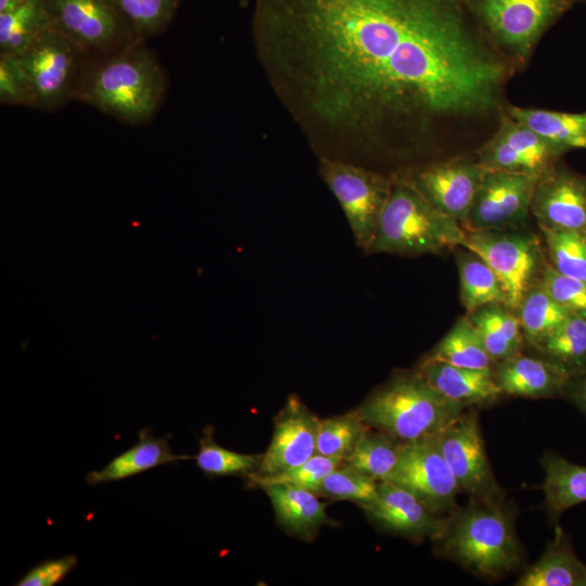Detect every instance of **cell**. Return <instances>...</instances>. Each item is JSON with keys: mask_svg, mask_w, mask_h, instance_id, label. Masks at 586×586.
<instances>
[{"mask_svg": "<svg viewBox=\"0 0 586 586\" xmlns=\"http://www.w3.org/2000/svg\"><path fill=\"white\" fill-rule=\"evenodd\" d=\"M464 408L436 391L417 370L396 373L356 410L370 428L406 443L436 435Z\"/></svg>", "mask_w": 586, "mask_h": 586, "instance_id": "277c9868", "label": "cell"}, {"mask_svg": "<svg viewBox=\"0 0 586 586\" xmlns=\"http://www.w3.org/2000/svg\"><path fill=\"white\" fill-rule=\"evenodd\" d=\"M577 1H582V0H577Z\"/></svg>", "mask_w": 586, "mask_h": 586, "instance_id": "ee69618b", "label": "cell"}, {"mask_svg": "<svg viewBox=\"0 0 586 586\" xmlns=\"http://www.w3.org/2000/svg\"><path fill=\"white\" fill-rule=\"evenodd\" d=\"M48 28L43 0H25L0 13V54H20Z\"/></svg>", "mask_w": 586, "mask_h": 586, "instance_id": "f1b7e54d", "label": "cell"}, {"mask_svg": "<svg viewBox=\"0 0 586 586\" xmlns=\"http://www.w3.org/2000/svg\"><path fill=\"white\" fill-rule=\"evenodd\" d=\"M494 375L502 394L528 398L562 395L571 379L552 361L522 353L496 362Z\"/></svg>", "mask_w": 586, "mask_h": 586, "instance_id": "d6986e66", "label": "cell"}, {"mask_svg": "<svg viewBox=\"0 0 586 586\" xmlns=\"http://www.w3.org/2000/svg\"><path fill=\"white\" fill-rule=\"evenodd\" d=\"M505 110L514 119L569 151L586 150V112L566 113L515 105Z\"/></svg>", "mask_w": 586, "mask_h": 586, "instance_id": "83f0119b", "label": "cell"}, {"mask_svg": "<svg viewBox=\"0 0 586 586\" xmlns=\"http://www.w3.org/2000/svg\"><path fill=\"white\" fill-rule=\"evenodd\" d=\"M437 540L445 556L484 577L506 575L523 561L512 512L502 501L456 509Z\"/></svg>", "mask_w": 586, "mask_h": 586, "instance_id": "3957f363", "label": "cell"}, {"mask_svg": "<svg viewBox=\"0 0 586 586\" xmlns=\"http://www.w3.org/2000/svg\"><path fill=\"white\" fill-rule=\"evenodd\" d=\"M258 487L269 497L279 524L291 535L310 540L322 525H334L326 512V504L311 491L285 483Z\"/></svg>", "mask_w": 586, "mask_h": 586, "instance_id": "44dd1931", "label": "cell"}, {"mask_svg": "<svg viewBox=\"0 0 586 586\" xmlns=\"http://www.w3.org/2000/svg\"><path fill=\"white\" fill-rule=\"evenodd\" d=\"M392 176L391 193L367 253L421 255L462 246L461 225L437 211L404 170Z\"/></svg>", "mask_w": 586, "mask_h": 586, "instance_id": "5b68a950", "label": "cell"}, {"mask_svg": "<svg viewBox=\"0 0 586 586\" xmlns=\"http://www.w3.org/2000/svg\"><path fill=\"white\" fill-rule=\"evenodd\" d=\"M422 501L435 514L453 513L461 491L435 435L400 444L398 461L385 480Z\"/></svg>", "mask_w": 586, "mask_h": 586, "instance_id": "7c38bea8", "label": "cell"}, {"mask_svg": "<svg viewBox=\"0 0 586 586\" xmlns=\"http://www.w3.org/2000/svg\"><path fill=\"white\" fill-rule=\"evenodd\" d=\"M319 173L339 201L356 244L368 251L388 200L393 176L348 161L318 157Z\"/></svg>", "mask_w": 586, "mask_h": 586, "instance_id": "9c48e42d", "label": "cell"}, {"mask_svg": "<svg viewBox=\"0 0 586 586\" xmlns=\"http://www.w3.org/2000/svg\"><path fill=\"white\" fill-rule=\"evenodd\" d=\"M319 418L295 395L275 417L271 442L256 472L268 476L292 469L316 454Z\"/></svg>", "mask_w": 586, "mask_h": 586, "instance_id": "e0dca14e", "label": "cell"}, {"mask_svg": "<svg viewBox=\"0 0 586 586\" xmlns=\"http://www.w3.org/2000/svg\"><path fill=\"white\" fill-rule=\"evenodd\" d=\"M571 378L586 373V319L570 316L550 333L526 345Z\"/></svg>", "mask_w": 586, "mask_h": 586, "instance_id": "d4e9b609", "label": "cell"}, {"mask_svg": "<svg viewBox=\"0 0 586 586\" xmlns=\"http://www.w3.org/2000/svg\"><path fill=\"white\" fill-rule=\"evenodd\" d=\"M343 462L344 460L341 458L315 454L305 462L284 472L268 476L251 473L246 477L251 481L250 485L252 486L285 483L314 492L320 482Z\"/></svg>", "mask_w": 586, "mask_h": 586, "instance_id": "74e56055", "label": "cell"}, {"mask_svg": "<svg viewBox=\"0 0 586 586\" xmlns=\"http://www.w3.org/2000/svg\"><path fill=\"white\" fill-rule=\"evenodd\" d=\"M545 481L540 488L545 505L553 515L586 501V467L548 451L543 459Z\"/></svg>", "mask_w": 586, "mask_h": 586, "instance_id": "484cf974", "label": "cell"}, {"mask_svg": "<svg viewBox=\"0 0 586 586\" xmlns=\"http://www.w3.org/2000/svg\"><path fill=\"white\" fill-rule=\"evenodd\" d=\"M424 358L474 369L488 368L493 364L467 315L457 319Z\"/></svg>", "mask_w": 586, "mask_h": 586, "instance_id": "f546056e", "label": "cell"}, {"mask_svg": "<svg viewBox=\"0 0 586 586\" xmlns=\"http://www.w3.org/2000/svg\"><path fill=\"white\" fill-rule=\"evenodd\" d=\"M170 435L156 437L149 428L139 431L138 442L120 455L113 458L100 470L91 471L86 476L90 486L116 482L151 470L155 467L190 459L191 456L176 455L169 445Z\"/></svg>", "mask_w": 586, "mask_h": 586, "instance_id": "7402d4cb", "label": "cell"}, {"mask_svg": "<svg viewBox=\"0 0 586 586\" xmlns=\"http://www.w3.org/2000/svg\"><path fill=\"white\" fill-rule=\"evenodd\" d=\"M519 586H586V564L582 562L560 526L540 558L518 579Z\"/></svg>", "mask_w": 586, "mask_h": 586, "instance_id": "603a6c76", "label": "cell"}, {"mask_svg": "<svg viewBox=\"0 0 586 586\" xmlns=\"http://www.w3.org/2000/svg\"><path fill=\"white\" fill-rule=\"evenodd\" d=\"M538 228L548 264L561 275L586 281V232Z\"/></svg>", "mask_w": 586, "mask_h": 586, "instance_id": "1f68e13d", "label": "cell"}, {"mask_svg": "<svg viewBox=\"0 0 586 586\" xmlns=\"http://www.w3.org/2000/svg\"><path fill=\"white\" fill-rule=\"evenodd\" d=\"M531 216L538 227L586 232V175L557 162L537 179Z\"/></svg>", "mask_w": 586, "mask_h": 586, "instance_id": "2e32d148", "label": "cell"}, {"mask_svg": "<svg viewBox=\"0 0 586 586\" xmlns=\"http://www.w3.org/2000/svg\"><path fill=\"white\" fill-rule=\"evenodd\" d=\"M402 442L369 428L344 462L375 481H385L395 468Z\"/></svg>", "mask_w": 586, "mask_h": 586, "instance_id": "4dcf8cb0", "label": "cell"}, {"mask_svg": "<svg viewBox=\"0 0 586 586\" xmlns=\"http://www.w3.org/2000/svg\"><path fill=\"white\" fill-rule=\"evenodd\" d=\"M539 284L571 316L586 319V281L561 275L547 263Z\"/></svg>", "mask_w": 586, "mask_h": 586, "instance_id": "f35d334b", "label": "cell"}, {"mask_svg": "<svg viewBox=\"0 0 586 586\" xmlns=\"http://www.w3.org/2000/svg\"><path fill=\"white\" fill-rule=\"evenodd\" d=\"M25 0H0V13L5 12Z\"/></svg>", "mask_w": 586, "mask_h": 586, "instance_id": "7bdbcfd3", "label": "cell"}, {"mask_svg": "<svg viewBox=\"0 0 586 586\" xmlns=\"http://www.w3.org/2000/svg\"><path fill=\"white\" fill-rule=\"evenodd\" d=\"M515 314L520 320L525 345L550 333L571 316L539 282L528 290Z\"/></svg>", "mask_w": 586, "mask_h": 586, "instance_id": "d6a6232c", "label": "cell"}, {"mask_svg": "<svg viewBox=\"0 0 586 586\" xmlns=\"http://www.w3.org/2000/svg\"><path fill=\"white\" fill-rule=\"evenodd\" d=\"M76 565L75 555L46 560L31 568L15 585L53 586L62 582Z\"/></svg>", "mask_w": 586, "mask_h": 586, "instance_id": "60d3db41", "label": "cell"}, {"mask_svg": "<svg viewBox=\"0 0 586 586\" xmlns=\"http://www.w3.org/2000/svg\"><path fill=\"white\" fill-rule=\"evenodd\" d=\"M462 246L492 268L504 288L506 305L514 313L548 263L544 243L526 227L466 231Z\"/></svg>", "mask_w": 586, "mask_h": 586, "instance_id": "ba28073f", "label": "cell"}, {"mask_svg": "<svg viewBox=\"0 0 586 586\" xmlns=\"http://www.w3.org/2000/svg\"><path fill=\"white\" fill-rule=\"evenodd\" d=\"M132 28L137 40L162 34L174 18L180 0H110Z\"/></svg>", "mask_w": 586, "mask_h": 586, "instance_id": "e575fe53", "label": "cell"}, {"mask_svg": "<svg viewBox=\"0 0 586 586\" xmlns=\"http://www.w3.org/2000/svg\"><path fill=\"white\" fill-rule=\"evenodd\" d=\"M33 92V109L54 112L76 100L95 60L48 28L16 55Z\"/></svg>", "mask_w": 586, "mask_h": 586, "instance_id": "52a82bcc", "label": "cell"}, {"mask_svg": "<svg viewBox=\"0 0 586 586\" xmlns=\"http://www.w3.org/2000/svg\"><path fill=\"white\" fill-rule=\"evenodd\" d=\"M538 178L527 174L486 169L464 230L526 227Z\"/></svg>", "mask_w": 586, "mask_h": 586, "instance_id": "9a60e30c", "label": "cell"}, {"mask_svg": "<svg viewBox=\"0 0 586 586\" xmlns=\"http://www.w3.org/2000/svg\"><path fill=\"white\" fill-rule=\"evenodd\" d=\"M485 170L472 153L426 162L404 171L437 211L464 229Z\"/></svg>", "mask_w": 586, "mask_h": 586, "instance_id": "4fadbf2b", "label": "cell"}, {"mask_svg": "<svg viewBox=\"0 0 586 586\" xmlns=\"http://www.w3.org/2000/svg\"><path fill=\"white\" fill-rule=\"evenodd\" d=\"M456 250L460 280V300L467 314L489 304H506L504 288L492 268L474 252Z\"/></svg>", "mask_w": 586, "mask_h": 586, "instance_id": "4316f807", "label": "cell"}, {"mask_svg": "<svg viewBox=\"0 0 586 586\" xmlns=\"http://www.w3.org/2000/svg\"><path fill=\"white\" fill-rule=\"evenodd\" d=\"M369 428L356 409L342 416L320 419L316 454L345 460Z\"/></svg>", "mask_w": 586, "mask_h": 586, "instance_id": "d590c367", "label": "cell"}, {"mask_svg": "<svg viewBox=\"0 0 586 586\" xmlns=\"http://www.w3.org/2000/svg\"><path fill=\"white\" fill-rule=\"evenodd\" d=\"M493 362L513 357L525 345L520 320L506 304H489L467 314Z\"/></svg>", "mask_w": 586, "mask_h": 586, "instance_id": "cb8c5ba5", "label": "cell"}, {"mask_svg": "<svg viewBox=\"0 0 586 586\" xmlns=\"http://www.w3.org/2000/svg\"><path fill=\"white\" fill-rule=\"evenodd\" d=\"M564 394L586 413V373L572 377Z\"/></svg>", "mask_w": 586, "mask_h": 586, "instance_id": "b9f144b4", "label": "cell"}, {"mask_svg": "<svg viewBox=\"0 0 586 586\" xmlns=\"http://www.w3.org/2000/svg\"><path fill=\"white\" fill-rule=\"evenodd\" d=\"M418 371L436 391L466 407L493 402L502 394L492 367L464 368L424 358Z\"/></svg>", "mask_w": 586, "mask_h": 586, "instance_id": "ffe728a7", "label": "cell"}, {"mask_svg": "<svg viewBox=\"0 0 586 586\" xmlns=\"http://www.w3.org/2000/svg\"><path fill=\"white\" fill-rule=\"evenodd\" d=\"M313 493L330 499L351 500L364 507L377 499L378 481L343 462Z\"/></svg>", "mask_w": 586, "mask_h": 586, "instance_id": "8d00e7d4", "label": "cell"}, {"mask_svg": "<svg viewBox=\"0 0 586 586\" xmlns=\"http://www.w3.org/2000/svg\"><path fill=\"white\" fill-rule=\"evenodd\" d=\"M489 42L514 68L524 66L546 30L577 0H466Z\"/></svg>", "mask_w": 586, "mask_h": 586, "instance_id": "8992f818", "label": "cell"}, {"mask_svg": "<svg viewBox=\"0 0 586 586\" xmlns=\"http://www.w3.org/2000/svg\"><path fill=\"white\" fill-rule=\"evenodd\" d=\"M50 28L93 59L113 54L136 35L110 0H43Z\"/></svg>", "mask_w": 586, "mask_h": 586, "instance_id": "30bf717a", "label": "cell"}, {"mask_svg": "<svg viewBox=\"0 0 586 586\" xmlns=\"http://www.w3.org/2000/svg\"><path fill=\"white\" fill-rule=\"evenodd\" d=\"M435 437L460 489L471 501H502V489L486 457L475 410L463 411Z\"/></svg>", "mask_w": 586, "mask_h": 586, "instance_id": "8fae6325", "label": "cell"}, {"mask_svg": "<svg viewBox=\"0 0 586 586\" xmlns=\"http://www.w3.org/2000/svg\"><path fill=\"white\" fill-rule=\"evenodd\" d=\"M195 456L198 468L207 476L245 475L256 472L263 455H247L227 449L214 438V428L208 425L199 440Z\"/></svg>", "mask_w": 586, "mask_h": 586, "instance_id": "836d02e7", "label": "cell"}, {"mask_svg": "<svg viewBox=\"0 0 586 586\" xmlns=\"http://www.w3.org/2000/svg\"><path fill=\"white\" fill-rule=\"evenodd\" d=\"M0 102L33 109L29 80L16 55L0 54Z\"/></svg>", "mask_w": 586, "mask_h": 586, "instance_id": "ab89813d", "label": "cell"}, {"mask_svg": "<svg viewBox=\"0 0 586 586\" xmlns=\"http://www.w3.org/2000/svg\"><path fill=\"white\" fill-rule=\"evenodd\" d=\"M361 508L382 528L408 538L437 540L447 524V518L435 514L413 494L387 481L378 482L377 499Z\"/></svg>", "mask_w": 586, "mask_h": 586, "instance_id": "ac0fdd59", "label": "cell"}, {"mask_svg": "<svg viewBox=\"0 0 586 586\" xmlns=\"http://www.w3.org/2000/svg\"><path fill=\"white\" fill-rule=\"evenodd\" d=\"M251 34L317 156L367 167L415 163L499 116L515 71L466 0H255Z\"/></svg>", "mask_w": 586, "mask_h": 586, "instance_id": "6da1fadb", "label": "cell"}, {"mask_svg": "<svg viewBox=\"0 0 586 586\" xmlns=\"http://www.w3.org/2000/svg\"><path fill=\"white\" fill-rule=\"evenodd\" d=\"M569 150L511 117L504 109L495 132L473 153L485 169L540 177Z\"/></svg>", "mask_w": 586, "mask_h": 586, "instance_id": "5bb4252c", "label": "cell"}, {"mask_svg": "<svg viewBox=\"0 0 586 586\" xmlns=\"http://www.w3.org/2000/svg\"><path fill=\"white\" fill-rule=\"evenodd\" d=\"M167 74L145 41L95 59L77 101L129 125L153 119L167 92Z\"/></svg>", "mask_w": 586, "mask_h": 586, "instance_id": "7a4b0ae2", "label": "cell"}]
</instances>
